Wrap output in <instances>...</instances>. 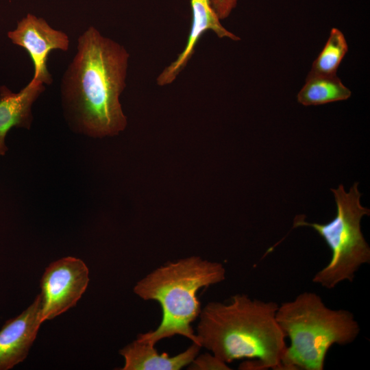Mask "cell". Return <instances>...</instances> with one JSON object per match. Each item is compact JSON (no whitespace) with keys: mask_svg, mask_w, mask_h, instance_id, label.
<instances>
[{"mask_svg":"<svg viewBox=\"0 0 370 370\" xmlns=\"http://www.w3.org/2000/svg\"><path fill=\"white\" fill-rule=\"evenodd\" d=\"M89 271L79 258L65 257L51 262L40 280V315L42 322L74 306L85 292Z\"/></svg>","mask_w":370,"mask_h":370,"instance_id":"obj_6","label":"cell"},{"mask_svg":"<svg viewBox=\"0 0 370 370\" xmlns=\"http://www.w3.org/2000/svg\"><path fill=\"white\" fill-rule=\"evenodd\" d=\"M351 95V90L336 75L308 73L304 86L297 94V101L304 106H317L346 100Z\"/></svg>","mask_w":370,"mask_h":370,"instance_id":"obj_12","label":"cell"},{"mask_svg":"<svg viewBox=\"0 0 370 370\" xmlns=\"http://www.w3.org/2000/svg\"><path fill=\"white\" fill-rule=\"evenodd\" d=\"M273 301L233 295L228 303L210 301L201 310L196 335L201 347L221 361L249 359L244 369L282 370L286 336Z\"/></svg>","mask_w":370,"mask_h":370,"instance_id":"obj_2","label":"cell"},{"mask_svg":"<svg viewBox=\"0 0 370 370\" xmlns=\"http://www.w3.org/2000/svg\"><path fill=\"white\" fill-rule=\"evenodd\" d=\"M276 320L291 341L282 370H323L330 347L353 343L360 332L352 312L331 309L310 291L279 305Z\"/></svg>","mask_w":370,"mask_h":370,"instance_id":"obj_4","label":"cell"},{"mask_svg":"<svg viewBox=\"0 0 370 370\" xmlns=\"http://www.w3.org/2000/svg\"><path fill=\"white\" fill-rule=\"evenodd\" d=\"M42 323L38 294L29 306L6 321L1 329L0 370L12 369L25 359Z\"/></svg>","mask_w":370,"mask_h":370,"instance_id":"obj_8","label":"cell"},{"mask_svg":"<svg viewBox=\"0 0 370 370\" xmlns=\"http://www.w3.org/2000/svg\"><path fill=\"white\" fill-rule=\"evenodd\" d=\"M44 90L43 83L34 79L18 93L12 92L5 86L0 87V156L8 150L5 137L11 128L29 129L32 106Z\"/></svg>","mask_w":370,"mask_h":370,"instance_id":"obj_10","label":"cell"},{"mask_svg":"<svg viewBox=\"0 0 370 370\" xmlns=\"http://www.w3.org/2000/svg\"><path fill=\"white\" fill-rule=\"evenodd\" d=\"M189 369H230L227 363L221 361L212 354L206 353L195 358L189 365Z\"/></svg>","mask_w":370,"mask_h":370,"instance_id":"obj_14","label":"cell"},{"mask_svg":"<svg viewBox=\"0 0 370 370\" xmlns=\"http://www.w3.org/2000/svg\"><path fill=\"white\" fill-rule=\"evenodd\" d=\"M201 347L195 343L185 351L170 356L159 354L154 345L135 340L125 346L119 354L125 359L122 370H180L189 365Z\"/></svg>","mask_w":370,"mask_h":370,"instance_id":"obj_11","label":"cell"},{"mask_svg":"<svg viewBox=\"0 0 370 370\" xmlns=\"http://www.w3.org/2000/svg\"><path fill=\"white\" fill-rule=\"evenodd\" d=\"M62 79L65 102L79 128L92 136H114L127 124L119 101L125 87L129 53L90 27Z\"/></svg>","mask_w":370,"mask_h":370,"instance_id":"obj_1","label":"cell"},{"mask_svg":"<svg viewBox=\"0 0 370 370\" xmlns=\"http://www.w3.org/2000/svg\"><path fill=\"white\" fill-rule=\"evenodd\" d=\"M8 36L29 53L34 68L32 79L51 84L52 78L47 66L48 56L53 49L67 51L68 36L53 29L42 18L28 14L18 23L14 30L8 33Z\"/></svg>","mask_w":370,"mask_h":370,"instance_id":"obj_7","label":"cell"},{"mask_svg":"<svg viewBox=\"0 0 370 370\" xmlns=\"http://www.w3.org/2000/svg\"><path fill=\"white\" fill-rule=\"evenodd\" d=\"M358 185L355 182L348 193L342 184L337 189L331 188L336 214L330 222L308 223L304 221V215L296 216L294 219L293 228L312 227L331 249L330 262L312 280L327 289H332L344 281L352 282L359 269L370 263V247L360 228L362 217L369 215L370 210L360 204Z\"/></svg>","mask_w":370,"mask_h":370,"instance_id":"obj_5","label":"cell"},{"mask_svg":"<svg viewBox=\"0 0 370 370\" xmlns=\"http://www.w3.org/2000/svg\"><path fill=\"white\" fill-rule=\"evenodd\" d=\"M225 275L221 263L198 256L169 262L147 274L137 282L134 292L143 300L158 301L162 320L156 330L140 334L136 339L155 345L162 339L181 335L201 346L191 326L201 310L197 293L224 281Z\"/></svg>","mask_w":370,"mask_h":370,"instance_id":"obj_3","label":"cell"},{"mask_svg":"<svg viewBox=\"0 0 370 370\" xmlns=\"http://www.w3.org/2000/svg\"><path fill=\"white\" fill-rule=\"evenodd\" d=\"M190 5L192 25L186 45L176 60L166 67L158 77L157 84L159 86L170 84L175 79L191 58L199 39L205 32L211 30L219 38L240 40L221 25L212 7L210 0H190Z\"/></svg>","mask_w":370,"mask_h":370,"instance_id":"obj_9","label":"cell"},{"mask_svg":"<svg viewBox=\"0 0 370 370\" xmlns=\"http://www.w3.org/2000/svg\"><path fill=\"white\" fill-rule=\"evenodd\" d=\"M348 51V45L343 34L332 28L329 38L318 57L313 62L310 74L334 75Z\"/></svg>","mask_w":370,"mask_h":370,"instance_id":"obj_13","label":"cell"}]
</instances>
